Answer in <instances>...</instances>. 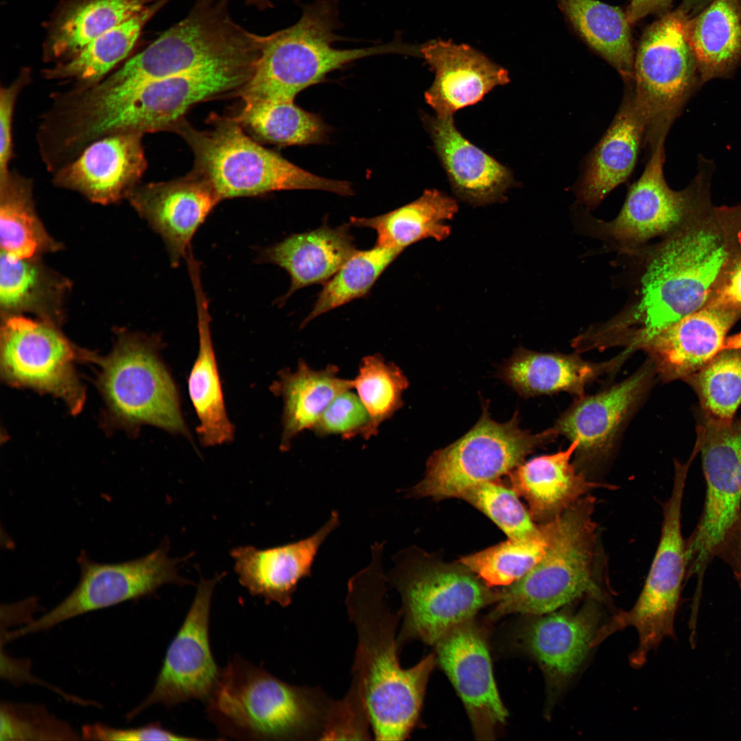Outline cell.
<instances>
[{"instance_id":"1","label":"cell","mask_w":741,"mask_h":741,"mask_svg":"<svg viewBox=\"0 0 741 741\" xmlns=\"http://www.w3.org/2000/svg\"><path fill=\"white\" fill-rule=\"evenodd\" d=\"M703 206L655 249L637 301L601 325L602 336L612 345L640 349L703 307L727 266L741 253V204L704 207L700 212Z\"/></svg>"},{"instance_id":"2","label":"cell","mask_w":741,"mask_h":741,"mask_svg":"<svg viewBox=\"0 0 741 741\" xmlns=\"http://www.w3.org/2000/svg\"><path fill=\"white\" fill-rule=\"evenodd\" d=\"M384 542L371 546L372 559L348 583L346 607L357 633L351 683L365 697L377 740H403L416 725L435 657L404 669L396 637L399 613L386 600L381 565Z\"/></svg>"},{"instance_id":"3","label":"cell","mask_w":741,"mask_h":741,"mask_svg":"<svg viewBox=\"0 0 741 741\" xmlns=\"http://www.w3.org/2000/svg\"><path fill=\"white\" fill-rule=\"evenodd\" d=\"M333 699L318 686L290 684L235 656L207 701L221 735L237 740H320Z\"/></svg>"},{"instance_id":"4","label":"cell","mask_w":741,"mask_h":741,"mask_svg":"<svg viewBox=\"0 0 741 741\" xmlns=\"http://www.w3.org/2000/svg\"><path fill=\"white\" fill-rule=\"evenodd\" d=\"M594 497L587 495L545 524L548 538L541 558L520 579L506 586L492 613L539 615L581 598L609 604L607 564Z\"/></svg>"},{"instance_id":"5","label":"cell","mask_w":741,"mask_h":741,"mask_svg":"<svg viewBox=\"0 0 741 741\" xmlns=\"http://www.w3.org/2000/svg\"><path fill=\"white\" fill-rule=\"evenodd\" d=\"M340 27L336 1L315 0L303 5L297 22L266 36L253 73L238 95L242 100H294L329 72L355 60L408 54L409 45L400 39L364 48H336L333 44L344 39L336 34Z\"/></svg>"},{"instance_id":"6","label":"cell","mask_w":741,"mask_h":741,"mask_svg":"<svg viewBox=\"0 0 741 741\" xmlns=\"http://www.w3.org/2000/svg\"><path fill=\"white\" fill-rule=\"evenodd\" d=\"M228 0H197L186 17L97 84L126 94L150 82L215 63L259 58L266 36L231 18Z\"/></svg>"},{"instance_id":"7","label":"cell","mask_w":741,"mask_h":741,"mask_svg":"<svg viewBox=\"0 0 741 741\" xmlns=\"http://www.w3.org/2000/svg\"><path fill=\"white\" fill-rule=\"evenodd\" d=\"M213 126L194 128L183 119L172 128L191 148L193 173L222 200L290 189H317L342 196L353 193L350 183L311 174L248 137L234 118L213 116Z\"/></svg>"},{"instance_id":"8","label":"cell","mask_w":741,"mask_h":741,"mask_svg":"<svg viewBox=\"0 0 741 741\" xmlns=\"http://www.w3.org/2000/svg\"><path fill=\"white\" fill-rule=\"evenodd\" d=\"M397 555L396 566L386 576L402 600L399 650L419 639L434 645L454 627L472 620L485 606L497 602L500 592L489 589L466 566L434 563Z\"/></svg>"},{"instance_id":"9","label":"cell","mask_w":741,"mask_h":741,"mask_svg":"<svg viewBox=\"0 0 741 741\" xmlns=\"http://www.w3.org/2000/svg\"><path fill=\"white\" fill-rule=\"evenodd\" d=\"M160 340L119 332L113 350L94 356L110 417L127 428L150 425L187 435L174 382L158 356Z\"/></svg>"},{"instance_id":"10","label":"cell","mask_w":741,"mask_h":741,"mask_svg":"<svg viewBox=\"0 0 741 741\" xmlns=\"http://www.w3.org/2000/svg\"><path fill=\"white\" fill-rule=\"evenodd\" d=\"M477 423L463 436L429 458L425 478L408 496L435 499L459 497L469 489L510 472L537 448L558 435L554 427L540 433L523 430L517 412L506 423L493 420L484 405Z\"/></svg>"},{"instance_id":"11","label":"cell","mask_w":741,"mask_h":741,"mask_svg":"<svg viewBox=\"0 0 741 741\" xmlns=\"http://www.w3.org/2000/svg\"><path fill=\"white\" fill-rule=\"evenodd\" d=\"M687 462H674V475L670 495L663 508L659 542L645 583L634 606L620 611L600 626L598 635L605 639L627 627H634L638 645L629 655L630 662L642 666L649 652L666 637L674 635V621L686 578L685 542L681 531L682 502L690 466Z\"/></svg>"},{"instance_id":"12","label":"cell","mask_w":741,"mask_h":741,"mask_svg":"<svg viewBox=\"0 0 741 741\" xmlns=\"http://www.w3.org/2000/svg\"><path fill=\"white\" fill-rule=\"evenodd\" d=\"M687 20L681 9L663 16L644 32L635 56L631 84L649 148L665 141L694 84L696 67L687 39Z\"/></svg>"},{"instance_id":"13","label":"cell","mask_w":741,"mask_h":741,"mask_svg":"<svg viewBox=\"0 0 741 741\" xmlns=\"http://www.w3.org/2000/svg\"><path fill=\"white\" fill-rule=\"evenodd\" d=\"M705 498L701 517L685 542L686 577L696 576L697 590L730 532L741 521V419L709 417L698 426Z\"/></svg>"},{"instance_id":"14","label":"cell","mask_w":741,"mask_h":741,"mask_svg":"<svg viewBox=\"0 0 741 741\" xmlns=\"http://www.w3.org/2000/svg\"><path fill=\"white\" fill-rule=\"evenodd\" d=\"M258 59L215 63L150 82L119 99L107 112L111 132L141 134L170 129L192 106L245 85Z\"/></svg>"},{"instance_id":"15","label":"cell","mask_w":741,"mask_h":741,"mask_svg":"<svg viewBox=\"0 0 741 741\" xmlns=\"http://www.w3.org/2000/svg\"><path fill=\"white\" fill-rule=\"evenodd\" d=\"M1 373L6 383L50 394L72 414L81 412L85 390L75 364L93 353L79 350L58 326L22 316L2 318Z\"/></svg>"},{"instance_id":"16","label":"cell","mask_w":741,"mask_h":741,"mask_svg":"<svg viewBox=\"0 0 741 741\" xmlns=\"http://www.w3.org/2000/svg\"><path fill=\"white\" fill-rule=\"evenodd\" d=\"M167 543L151 553L118 563H100L82 552L78 558L80 578L62 601L27 625L8 633V642L49 629L84 613L137 600L153 593L167 583L188 584L178 574L180 559L170 558Z\"/></svg>"},{"instance_id":"17","label":"cell","mask_w":741,"mask_h":741,"mask_svg":"<svg viewBox=\"0 0 741 741\" xmlns=\"http://www.w3.org/2000/svg\"><path fill=\"white\" fill-rule=\"evenodd\" d=\"M656 373L649 360L629 377L597 394L583 396L553 427L571 442L577 441L573 456L576 469L589 480L598 477L611 456L618 437L639 405Z\"/></svg>"},{"instance_id":"18","label":"cell","mask_w":741,"mask_h":741,"mask_svg":"<svg viewBox=\"0 0 741 741\" xmlns=\"http://www.w3.org/2000/svg\"><path fill=\"white\" fill-rule=\"evenodd\" d=\"M222 576L200 579L186 618L168 646L152 690L127 714V719L156 703L172 707L191 699L207 701L221 671L211 650L209 617L213 591Z\"/></svg>"},{"instance_id":"19","label":"cell","mask_w":741,"mask_h":741,"mask_svg":"<svg viewBox=\"0 0 741 741\" xmlns=\"http://www.w3.org/2000/svg\"><path fill=\"white\" fill-rule=\"evenodd\" d=\"M663 145L660 142L650 148L646 167L631 186L616 218L599 224L605 235L620 244L636 245L671 232L705 203L709 171L703 167L687 189L672 190L663 175Z\"/></svg>"},{"instance_id":"20","label":"cell","mask_w":741,"mask_h":741,"mask_svg":"<svg viewBox=\"0 0 741 741\" xmlns=\"http://www.w3.org/2000/svg\"><path fill=\"white\" fill-rule=\"evenodd\" d=\"M574 602L532 615L521 632L524 648L545 674L550 705L585 661L604 614V603L593 598H586L578 609Z\"/></svg>"},{"instance_id":"21","label":"cell","mask_w":741,"mask_h":741,"mask_svg":"<svg viewBox=\"0 0 741 741\" xmlns=\"http://www.w3.org/2000/svg\"><path fill=\"white\" fill-rule=\"evenodd\" d=\"M143 136L117 132L94 141L53 174V183L94 203L105 205L128 198L148 165Z\"/></svg>"},{"instance_id":"22","label":"cell","mask_w":741,"mask_h":741,"mask_svg":"<svg viewBox=\"0 0 741 741\" xmlns=\"http://www.w3.org/2000/svg\"><path fill=\"white\" fill-rule=\"evenodd\" d=\"M436 646L439 664L461 698L476 736L490 739L507 711L482 633L471 620L452 628Z\"/></svg>"},{"instance_id":"23","label":"cell","mask_w":741,"mask_h":741,"mask_svg":"<svg viewBox=\"0 0 741 741\" xmlns=\"http://www.w3.org/2000/svg\"><path fill=\"white\" fill-rule=\"evenodd\" d=\"M127 199L163 239L173 267L185 259L196 232L221 201L193 172L171 181L139 185Z\"/></svg>"},{"instance_id":"24","label":"cell","mask_w":741,"mask_h":741,"mask_svg":"<svg viewBox=\"0 0 741 741\" xmlns=\"http://www.w3.org/2000/svg\"><path fill=\"white\" fill-rule=\"evenodd\" d=\"M418 50L435 73L425 99L438 117L452 116L496 86L510 82L507 70L468 45L438 39L419 45Z\"/></svg>"},{"instance_id":"25","label":"cell","mask_w":741,"mask_h":741,"mask_svg":"<svg viewBox=\"0 0 741 741\" xmlns=\"http://www.w3.org/2000/svg\"><path fill=\"white\" fill-rule=\"evenodd\" d=\"M741 309L703 306L663 329L640 349L666 381L693 375L723 350L727 333Z\"/></svg>"},{"instance_id":"26","label":"cell","mask_w":741,"mask_h":741,"mask_svg":"<svg viewBox=\"0 0 741 741\" xmlns=\"http://www.w3.org/2000/svg\"><path fill=\"white\" fill-rule=\"evenodd\" d=\"M339 525V514L333 510L324 526L304 539L265 550L253 546L234 548L231 554L239 583L266 603L287 607L298 583L311 576L320 545Z\"/></svg>"},{"instance_id":"27","label":"cell","mask_w":741,"mask_h":741,"mask_svg":"<svg viewBox=\"0 0 741 741\" xmlns=\"http://www.w3.org/2000/svg\"><path fill=\"white\" fill-rule=\"evenodd\" d=\"M423 118L455 195L475 206L504 201L515 183L510 169L466 139L453 116Z\"/></svg>"},{"instance_id":"28","label":"cell","mask_w":741,"mask_h":741,"mask_svg":"<svg viewBox=\"0 0 741 741\" xmlns=\"http://www.w3.org/2000/svg\"><path fill=\"white\" fill-rule=\"evenodd\" d=\"M646 124L631 84L611 125L589 154L576 187L578 199L588 208L598 206L625 182L635 166L645 138Z\"/></svg>"},{"instance_id":"29","label":"cell","mask_w":741,"mask_h":741,"mask_svg":"<svg viewBox=\"0 0 741 741\" xmlns=\"http://www.w3.org/2000/svg\"><path fill=\"white\" fill-rule=\"evenodd\" d=\"M349 225L331 228L325 224L292 234L259 252V262L277 265L290 277V289L279 299V304L301 288L326 283L355 252Z\"/></svg>"},{"instance_id":"30","label":"cell","mask_w":741,"mask_h":741,"mask_svg":"<svg viewBox=\"0 0 741 741\" xmlns=\"http://www.w3.org/2000/svg\"><path fill=\"white\" fill-rule=\"evenodd\" d=\"M577 445L572 441L566 449L534 458L510 473L513 490L527 501L532 517L541 524L554 520L591 491L611 489L576 469L572 458Z\"/></svg>"},{"instance_id":"31","label":"cell","mask_w":741,"mask_h":741,"mask_svg":"<svg viewBox=\"0 0 741 741\" xmlns=\"http://www.w3.org/2000/svg\"><path fill=\"white\" fill-rule=\"evenodd\" d=\"M626 349L609 361L590 362L573 355L517 349L500 370L501 378L520 395L529 397L566 392L584 396L586 386L625 361Z\"/></svg>"},{"instance_id":"32","label":"cell","mask_w":741,"mask_h":741,"mask_svg":"<svg viewBox=\"0 0 741 741\" xmlns=\"http://www.w3.org/2000/svg\"><path fill=\"white\" fill-rule=\"evenodd\" d=\"M189 276L195 294L199 334L196 360L188 380L189 397L198 417V433L202 444L214 446L231 441L233 427L229 421L213 350L208 301L203 290L200 265L192 263Z\"/></svg>"},{"instance_id":"33","label":"cell","mask_w":741,"mask_h":741,"mask_svg":"<svg viewBox=\"0 0 741 741\" xmlns=\"http://www.w3.org/2000/svg\"><path fill=\"white\" fill-rule=\"evenodd\" d=\"M0 307L2 318L37 315L40 320L58 326L69 290L68 281L38 261L1 252Z\"/></svg>"},{"instance_id":"34","label":"cell","mask_w":741,"mask_h":741,"mask_svg":"<svg viewBox=\"0 0 741 741\" xmlns=\"http://www.w3.org/2000/svg\"><path fill=\"white\" fill-rule=\"evenodd\" d=\"M353 388V380L340 378L333 364L314 370L301 360L295 370L282 371L271 388L283 400L281 450H287L301 432L313 430L338 394Z\"/></svg>"},{"instance_id":"35","label":"cell","mask_w":741,"mask_h":741,"mask_svg":"<svg viewBox=\"0 0 741 741\" xmlns=\"http://www.w3.org/2000/svg\"><path fill=\"white\" fill-rule=\"evenodd\" d=\"M458 210L455 199L437 189H427L414 201L386 213L351 217L350 225L373 229L376 246L403 250L423 239H446L451 233L447 222Z\"/></svg>"},{"instance_id":"36","label":"cell","mask_w":741,"mask_h":741,"mask_svg":"<svg viewBox=\"0 0 741 741\" xmlns=\"http://www.w3.org/2000/svg\"><path fill=\"white\" fill-rule=\"evenodd\" d=\"M158 0H77L58 15L50 29L45 56L66 61L95 38L129 20Z\"/></svg>"},{"instance_id":"37","label":"cell","mask_w":741,"mask_h":741,"mask_svg":"<svg viewBox=\"0 0 741 741\" xmlns=\"http://www.w3.org/2000/svg\"><path fill=\"white\" fill-rule=\"evenodd\" d=\"M687 39L701 81L724 75L741 54V14L738 0H713L687 20Z\"/></svg>"},{"instance_id":"38","label":"cell","mask_w":741,"mask_h":741,"mask_svg":"<svg viewBox=\"0 0 741 741\" xmlns=\"http://www.w3.org/2000/svg\"><path fill=\"white\" fill-rule=\"evenodd\" d=\"M169 0H158L124 23L88 43L71 58L43 71L49 80L74 81L76 86L97 83L132 51L151 18Z\"/></svg>"},{"instance_id":"39","label":"cell","mask_w":741,"mask_h":741,"mask_svg":"<svg viewBox=\"0 0 741 741\" xmlns=\"http://www.w3.org/2000/svg\"><path fill=\"white\" fill-rule=\"evenodd\" d=\"M556 1L587 43L617 70L626 84L633 82L635 55L626 13L598 0Z\"/></svg>"},{"instance_id":"40","label":"cell","mask_w":741,"mask_h":741,"mask_svg":"<svg viewBox=\"0 0 741 741\" xmlns=\"http://www.w3.org/2000/svg\"><path fill=\"white\" fill-rule=\"evenodd\" d=\"M33 181L16 171L0 176L1 251L19 258H38L60 249L34 208Z\"/></svg>"},{"instance_id":"41","label":"cell","mask_w":741,"mask_h":741,"mask_svg":"<svg viewBox=\"0 0 741 741\" xmlns=\"http://www.w3.org/2000/svg\"><path fill=\"white\" fill-rule=\"evenodd\" d=\"M234 118L261 141L279 145L324 141L327 127L316 115L290 99H244Z\"/></svg>"},{"instance_id":"42","label":"cell","mask_w":741,"mask_h":741,"mask_svg":"<svg viewBox=\"0 0 741 741\" xmlns=\"http://www.w3.org/2000/svg\"><path fill=\"white\" fill-rule=\"evenodd\" d=\"M402 252L376 245L368 250H356L325 283L301 327L323 314L367 295L382 273Z\"/></svg>"},{"instance_id":"43","label":"cell","mask_w":741,"mask_h":741,"mask_svg":"<svg viewBox=\"0 0 741 741\" xmlns=\"http://www.w3.org/2000/svg\"><path fill=\"white\" fill-rule=\"evenodd\" d=\"M352 380L369 416L362 435L367 440L376 435L381 423L401 408L408 380L396 364L386 362L379 354L363 357L358 374Z\"/></svg>"},{"instance_id":"44","label":"cell","mask_w":741,"mask_h":741,"mask_svg":"<svg viewBox=\"0 0 741 741\" xmlns=\"http://www.w3.org/2000/svg\"><path fill=\"white\" fill-rule=\"evenodd\" d=\"M541 534L528 540L508 539L459 562L489 586H508L523 577L543 556L548 538L545 524Z\"/></svg>"},{"instance_id":"45","label":"cell","mask_w":741,"mask_h":741,"mask_svg":"<svg viewBox=\"0 0 741 741\" xmlns=\"http://www.w3.org/2000/svg\"><path fill=\"white\" fill-rule=\"evenodd\" d=\"M696 390L707 417L732 421L741 403V349H723L685 379Z\"/></svg>"},{"instance_id":"46","label":"cell","mask_w":741,"mask_h":741,"mask_svg":"<svg viewBox=\"0 0 741 741\" xmlns=\"http://www.w3.org/2000/svg\"><path fill=\"white\" fill-rule=\"evenodd\" d=\"M460 498L489 517L510 539L528 540L541 534L514 490L492 481L469 489Z\"/></svg>"},{"instance_id":"47","label":"cell","mask_w":741,"mask_h":741,"mask_svg":"<svg viewBox=\"0 0 741 741\" xmlns=\"http://www.w3.org/2000/svg\"><path fill=\"white\" fill-rule=\"evenodd\" d=\"M0 730L1 741L78 739L69 725L32 704L1 703Z\"/></svg>"},{"instance_id":"48","label":"cell","mask_w":741,"mask_h":741,"mask_svg":"<svg viewBox=\"0 0 741 741\" xmlns=\"http://www.w3.org/2000/svg\"><path fill=\"white\" fill-rule=\"evenodd\" d=\"M371 731L366 699L350 684L342 698L332 701L320 740H370Z\"/></svg>"},{"instance_id":"49","label":"cell","mask_w":741,"mask_h":741,"mask_svg":"<svg viewBox=\"0 0 741 741\" xmlns=\"http://www.w3.org/2000/svg\"><path fill=\"white\" fill-rule=\"evenodd\" d=\"M368 421V412L360 397L348 390L330 402L313 430L318 436L334 434L350 439L362 436Z\"/></svg>"},{"instance_id":"50","label":"cell","mask_w":741,"mask_h":741,"mask_svg":"<svg viewBox=\"0 0 741 741\" xmlns=\"http://www.w3.org/2000/svg\"><path fill=\"white\" fill-rule=\"evenodd\" d=\"M82 738L93 740H199L197 738L185 736L164 729L159 723L145 726L119 729L101 723L87 725L82 727Z\"/></svg>"},{"instance_id":"51","label":"cell","mask_w":741,"mask_h":741,"mask_svg":"<svg viewBox=\"0 0 741 741\" xmlns=\"http://www.w3.org/2000/svg\"><path fill=\"white\" fill-rule=\"evenodd\" d=\"M30 82L28 71H23L9 85L0 88V176L9 172L13 156L12 121L16 100Z\"/></svg>"},{"instance_id":"52","label":"cell","mask_w":741,"mask_h":741,"mask_svg":"<svg viewBox=\"0 0 741 741\" xmlns=\"http://www.w3.org/2000/svg\"><path fill=\"white\" fill-rule=\"evenodd\" d=\"M704 306L741 309V253L727 266Z\"/></svg>"},{"instance_id":"53","label":"cell","mask_w":741,"mask_h":741,"mask_svg":"<svg viewBox=\"0 0 741 741\" xmlns=\"http://www.w3.org/2000/svg\"><path fill=\"white\" fill-rule=\"evenodd\" d=\"M716 557L729 566L741 589V521L725 539Z\"/></svg>"},{"instance_id":"54","label":"cell","mask_w":741,"mask_h":741,"mask_svg":"<svg viewBox=\"0 0 741 741\" xmlns=\"http://www.w3.org/2000/svg\"><path fill=\"white\" fill-rule=\"evenodd\" d=\"M672 0H631L626 11L630 24L666 8Z\"/></svg>"},{"instance_id":"55","label":"cell","mask_w":741,"mask_h":741,"mask_svg":"<svg viewBox=\"0 0 741 741\" xmlns=\"http://www.w3.org/2000/svg\"><path fill=\"white\" fill-rule=\"evenodd\" d=\"M713 0H684L682 7L680 8L687 16V14L698 12L707 7Z\"/></svg>"},{"instance_id":"56","label":"cell","mask_w":741,"mask_h":741,"mask_svg":"<svg viewBox=\"0 0 741 741\" xmlns=\"http://www.w3.org/2000/svg\"><path fill=\"white\" fill-rule=\"evenodd\" d=\"M723 349H741V332L727 337Z\"/></svg>"},{"instance_id":"57","label":"cell","mask_w":741,"mask_h":741,"mask_svg":"<svg viewBox=\"0 0 741 741\" xmlns=\"http://www.w3.org/2000/svg\"><path fill=\"white\" fill-rule=\"evenodd\" d=\"M248 5H252L259 10H265L273 7L270 0H244Z\"/></svg>"}]
</instances>
